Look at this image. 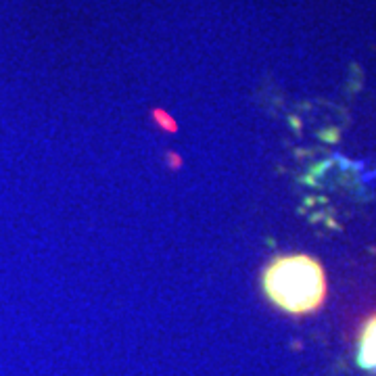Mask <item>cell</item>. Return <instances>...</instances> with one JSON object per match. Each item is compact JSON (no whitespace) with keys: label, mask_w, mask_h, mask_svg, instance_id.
<instances>
[{"label":"cell","mask_w":376,"mask_h":376,"mask_svg":"<svg viewBox=\"0 0 376 376\" xmlns=\"http://www.w3.org/2000/svg\"><path fill=\"white\" fill-rule=\"evenodd\" d=\"M357 362L366 370H376V318L368 322V326L362 332Z\"/></svg>","instance_id":"2"},{"label":"cell","mask_w":376,"mask_h":376,"mask_svg":"<svg viewBox=\"0 0 376 376\" xmlns=\"http://www.w3.org/2000/svg\"><path fill=\"white\" fill-rule=\"evenodd\" d=\"M263 289L272 303L290 314L312 312L322 303L326 282L324 272L312 257H278L263 274Z\"/></svg>","instance_id":"1"}]
</instances>
